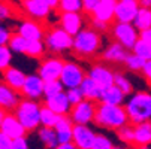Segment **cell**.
<instances>
[{
  "label": "cell",
  "mask_w": 151,
  "mask_h": 149,
  "mask_svg": "<svg viewBox=\"0 0 151 149\" xmlns=\"http://www.w3.org/2000/svg\"><path fill=\"white\" fill-rule=\"evenodd\" d=\"M129 122L130 121H129L124 104H108L102 101L97 103L96 116H94V124L97 127L117 131Z\"/></svg>",
  "instance_id": "cell-1"
},
{
  "label": "cell",
  "mask_w": 151,
  "mask_h": 149,
  "mask_svg": "<svg viewBox=\"0 0 151 149\" xmlns=\"http://www.w3.org/2000/svg\"><path fill=\"white\" fill-rule=\"evenodd\" d=\"M103 46L102 33L93 27H84L73 36L72 51L81 58H91L100 52Z\"/></svg>",
  "instance_id": "cell-2"
},
{
  "label": "cell",
  "mask_w": 151,
  "mask_h": 149,
  "mask_svg": "<svg viewBox=\"0 0 151 149\" xmlns=\"http://www.w3.org/2000/svg\"><path fill=\"white\" fill-rule=\"evenodd\" d=\"M124 108L132 124L151 121V91H133L126 97Z\"/></svg>",
  "instance_id": "cell-3"
},
{
  "label": "cell",
  "mask_w": 151,
  "mask_h": 149,
  "mask_svg": "<svg viewBox=\"0 0 151 149\" xmlns=\"http://www.w3.org/2000/svg\"><path fill=\"white\" fill-rule=\"evenodd\" d=\"M40 108L42 104L39 103V100L23 97L14 109L15 116L19 119V122L24 125V128L29 133L36 131L40 127Z\"/></svg>",
  "instance_id": "cell-4"
},
{
  "label": "cell",
  "mask_w": 151,
  "mask_h": 149,
  "mask_svg": "<svg viewBox=\"0 0 151 149\" xmlns=\"http://www.w3.org/2000/svg\"><path fill=\"white\" fill-rule=\"evenodd\" d=\"M44 42L47 45V49L51 54H63L66 51H72L73 36L69 34L66 30H63L60 26L58 27L54 26V27L45 30Z\"/></svg>",
  "instance_id": "cell-5"
},
{
  "label": "cell",
  "mask_w": 151,
  "mask_h": 149,
  "mask_svg": "<svg viewBox=\"0 0 151 149\" xmlns=\"http://www.w3.org/2000/svg\"><path fill=\"white\" fill-rule=\"evenodd\" d=\"M111 37L121 43L126 49L132 51L135 43L139 39V30L133 26V23H123V21H115L109 27Z\"/></svg>",
  "instance_id": "cell-6"
},
{
  "label": "cell",
  "mask_w": 151,
  "mask_h": 149,
  "mask_svg": "<svg viewBox=\"0 0 151 149\" xmlns=\"http://www.w3.org/2000/svg\"><path fill=\"white\" fill-rule=\"evenodd\" d=\"M85 76H87V72H85V69L79 64V63L64 61L61 73H60V81L64 85V90L79 87Z\"/></svg>",
  "instance_id": "cell-7"
},
{
  "label": "cell",
  "mask_w": 151,
  "mask_h": 149,
  "mask_svg": "<svg viewBox=\"0 0 151 149\" xmlns=\"http://www.w3.org/2000/svg\"><path fill=\"white\" fill-rule=\"evenodd\" d=\"M96 108H97V101L84 98L79 103L72 106L69 116L72 118V121L75 124H91V122H94Z\"/></svg>",
  "instance_id": "cell-8"
},
{
  "label": "cell",
  "mask_w": 151,
  "mask_h": 149,
  "mask_svg": "<svg viewBox=\"0 0 151 149\" xmlns=\"http://www.w3.org/2000/svg\"><path fill=\"white\" fill-rule=\"evenodd\" d=\"M64 64V60L60 58L57 54L47 57L40 61L37 67V75L44 81H52V79H60V73Z\"/></svg>",
  "instance_id": "cell-9"
},
{
  "label": "cell",
  "mask_w": 151,
  "mask_h": 149,
  "mask_svg": "<svg viewBox=\"0 0 151 149\" xmlns=\"http://www.w3.org/2000/svg\"><path fill=\"white\" fill-rule=\"evenodd\" d=\"M87 75L94 82H97L103 90L111 87V85H114L115 72L108 64H105V63H94V64H91L90 69L87 70Z\"/></svg>",
  "instance_id": "cell-10"
},
{
  "label": "cell",
  "mask_w": 151,
  "mask_h": 149,
  "mask_svg": "<svg viewBox=\"0 0 151 149\" xmlns=\"http://www.w3.org/2000/svg\"><path fill=\"white\" fill-rule=\"evenodd\" d=\"M96 137V131L90 127V124H75L72 142L75 143L76 149H91L93 142Z\"/></svg>",
  "instance_id": "cell-11"
},
{
  "label": "cell",
  "mask_w": 151,
  "mask_h": 149,
  "mask_svg": "<svg viewBox=\"0 0 151 149\" xmlns=\"http://www.w3.org/2000/svg\"><path fill=\"white\" fill-rule=\"evenodd\" d=\"M58 26L69 34L75 36L79 30L85 27V16L82 12H60Z\"/></svg>",
  "instance_id": "cell-12"
},
{
  "label": "cell",
  "mask_w": 151,
  "mask_h": 149,
  "mask_svg": "<svg viewBox=\"0 0 151 149\" xmlns=\"http://www.w3.org/2000/svg\"><path fill=\"white\" fill-rule=\"evenodd\" d=\"M44 85L45 81L42 79L37 73H32L26 76V81L21 88V96L26 98H33V100H40L44 98Z\"/></svg>",
  "instance_id": "cell-13"
},
{
  "label": "cell",
  "mask_w": 151,
  "mask_h": 149,
  "mask_svg": "<svg viewBox=\"0 0 151 149\" xmlns=\"http://www.w3.org/2000/svg\"><path fill=\"white\" fill-rule=\"evenodd\" d=\"M24 14L29 15V18L37 19V21H45L50 18L52 9L45 3V0H21Z\"/></svg>",
  "instance_id": "cell-14"
},
{
  "label": "cell",
  "mask_w": 151,
  "mask_h": 149,
  "mask_svg": "<svg viewBox=\"0 0 151 149\" xmlns=\"http://www.w3.org/2000/svg\"><path fill=\"white\" fill-rule=\"evenodd\" d=\"M17 33H19L21 36L26 37L27 40L44 39L45 27L42 26L40 21L33 19V18H27V19H23V21H21V23L17 26Z\"/></svg>",
  "instance_id": "cell-15"
},
{
  "label": "cell",
  "mask_w": 151,
  "mask_h": 149,
  "mask_svg": "<svg viewBox=\"0 0 151 149\" xmlns=\"http://www.w3.org/2000/svg\"><path fill=\"white\" fill-rule=\"evenodd\" d=\"M139 2L138 0H117L115 6V21H123V23H132L139 11Z\"/></svg>",
  "instance_id": "cell-16"
},
{
  "label": "cell",
  "mask_w": 151,
  "mask_h": 149,
  "mask_svg": "<svg viewBox=\"0 0 151 149\" xmlns=\"http://www.w3.org/2000/svg\"><path fill=\"white\" fill-rule=\"evenodd\" d=\"M44 104L58 115H69L72 109V104L66 96V90L50 97H44Z\"/></svg>",
  "instance_id": "cell-17"
},
{
  "label": "cell",
  "mask_w": 151,
  "mask_h": 149,
  "mask_svg": "<svg viewBox=\"0 0 151 149\" xmlns=\"http://www.w3.org/2000/svg\"><path fill=\"white\" fill-rule=\"evenodd\" d=\"M21 97L23 96H21L19 91L14 90L8 83H5L3 81L0 82V108L6 109L8 112H14V109L19 103Z\"/></svg>",
  "instance_id": "cell-18"
},
{
  "label": "cell",
  "mask_w": 151,
  "mask_h": 149,
  "mask_svg": "<svg viewBox=\"0 0 151 149\" xmlns=\"http://www.w3.org/2000/svg\"><path fill=\"white\" fill-rule=\"evenodd\" d=\"M129 49H126L118 42H111L108 43L106 48L102 51V58L105 63H111V64H121L124 63V58L127 57Z\"/></svg>",
  "instance_id": "cell-19"
},
{
  "label": "cell",
  "mask_w": 151,
  "mask_h": 149,
  "mask_svg": "<svg viewBox=\"0 0 151 149\" xmlns=\"http://www.w3.org/2000/svg\"><path fill=\"white\" fill-rule=\"evenodd\" d=\"M0 130L3 133H6L11 139H15V137H19V136H27V130L24 128V125L19 122V119L15 116V113L12 112H8L2 125H0Z\"/></svg>",
  "instance_id": "cell-20"
},
{
  "label": "cell",
  "mask_w": 151,
  "mask_h": 149,
  "mask_svg": "<svg viewBox=\"0 0 151 149\" xmlns=\"http://www.w3.org/2000/svg\"><path fill=\"white\" fill-rule=\"evenodd\" d=\"M133 146L136 148L151 146V121L133 124Z\"/></svg>",
  "instance_id": "cell-21"
},
{
  "label": "cell",
  "mask_w": 151,
  "mask_h": 149,
  "mask_svg": "<svg viewBox=\"0 0 151 149\" xmlns=\"http://www.w3.org/2000/svg\"><path fill=\"white\" fill-rule=\"evenodd\" d=\"M115 6L117 0H99V5L93 12V18L105 21L108 24H112L115 21Z\"/></svg>",
  "instance_id": "cell-22"
},
{
  "label": "cell",
  "mask_w": 151,
  "mask_h": 149,
  "mask_svg": "<svg viewBox=\"0 0 151 149\" xmlns=\"http://www.w3.org/2000/svg\"><path fill=\"white\" fill-rule=\"evenodd\" d=\"M73 125L75 122L72 121V118L69 115H61L58 122L55 124V133H57V140L58 145L61 143H68L72 142V134H73Z\"/></svg>",
  "instance_id": "cell-23"
},
{
  "label": "cell",
  "mask_w": 151,
  "mask_h": 149,
  "mask_svg": "<svg viewBox=\"0 0 151 149\" xmlns=\"http://www.w3.org/2000/svg\"><path fill=\"white\" fill-rule=\"evenodd\" d=\"M26 73L21 70V69H18V67H12V66H9L8 69H5L3 72H2V81L5 82V83H8L9 87H12L14 90H17V91H21V88H23V83H24V81H26Z\"/></svg>",
  "instance_id": "cell-24"
},
{
  "label": "cell",
  "mask_w": 151,
  "mask_h": 149,
  "mask_svg": "<svg viewBox=\"0 0 151 149\" xmlns=\"http://www.w3.org/2000/svg\"><path fill=\"white\" fill-rule=\"evenodd\" d=\"M79 88H81V91L84 94V98L94 100V101H99V98L102 96V91H103V88L100 87L97 82H94L88 75L84 78V81L79 85Z\"/></svg>",
  "instance_id": "cell-25"
},
{
  "label": "cell",
  "mask_w": 151,
  "mask_h": 149,
  "mask_svg": "<svg viewBox=\"0 0 151 149\" xmlns=\"http://www.w3.org/2000/svg\"><path fill=\"white\" fill-rule=\"evenodd\" d=\"M126 94L117 87V85H111L102 91V96L99 98V101L102 103H108V104H124L126 101Z\"/></svg>",
  "instance_id": "cell-26"
},
{
  "label": "cell",
  "mask_w": 151,
  "mask_h": 149,
  "mask_svg": "<svg viewBox=\"0 0 151 149\" xmlns=\"http://www.w3.org/2000/svg\"><path fill=\"white\" fill-rule=\"evenodd\" d=\"M37 131V137L39 142L48 149H57L58 146V140H57V133L54 127H44L40 125V128L36 130Z\"/></svg>",
  "instance_id": "cell-27"
},
{
  "label": "cell",
  "mask_w": 151,
  "mask_h": 149,
  "mask_svg": "<svg viewBox=\"0 0 151 149\" xmlns=\"http://www.w3.org/2000/svg\"><path fill=\"white\" fill-rule=\"evenodd\" d=\"M47 45L42 39H36V40H27V46H26V52L24 55L35 58V60H40L47 52Z\"/></svg>",
  "instance_id": "cell-28"
},
{
  "label": "cell",
  "mask_w": 151,
  "mask_h": 149,
  "mask_svg": "<svg viewBox=\"0 0 151 149\" xmlns=\"http://www.w3.org/2000/svg\"><path fill=\"white\" fill-rule=\"evenodd\" d=\"M132 23L139 31L151 27V8H139Z\"/></svg>",
  "instance_id": "cell-29"
},
{
  "label": "cell",
  "mask_w": 151,
  "mask_h": 149,
  "mask_svg": "<svg viewBox=\"0 0 151 149\" xmlns=\"http://www.w3.org/2000/svg\"><path fill=\"white\" fill-rule=\"evenodd\" d=\"M8 46L11 48V51L14 54H24L26 52V46H27V39L15 31V33L11 34V39L8 42Z\"/></svg>",
  "instance_id": "cell-30"
},
{
  "label": "cell",
  "mask_w": 151,
  "mask_h": 149,
  "mask_svg": "<svg viewBox=\"0 0 151 149\" xmlns=\"http://www.w3.org/2000/svg\"><path fill=\"white\" fill-rule=\"evenodd\" d=\"M60 116L61 115L55 113L54 111L47 108L45 104L40 108V125H44V127H55V124L58 122Z\"/></svg>",
  "instance_id": "cell-31"
},
{
  "label": "cell",
  "mask_w": 151,
  "mask_h": 149,
  "mask_svg": "<svg viewBox=\"0 0 151 149\" xmlns=\"http://www.w3.org/2000/svg\"><path fill=\"white\" fill-rule=\"evenodd\" d=\"M123 64H124L129 70H130V72H141L142 67H144V64H145V60L132 51V52L127 54V57L124 58Z\"/></svg>",
  "instance_id": "cell-32"
},
{
  "label": "cell",
  "mask_w": 151,
  "mask_h": 149,
  "mask_svg": "<svg viewBox=\"0 0 151 149\" xmlns=\"http://www.w3.org/2000/svg\"><path fill=\"white\" fill-rule=\"evenodd\" d=\"M114 85H117V87H118L126 96H130V94L133 93V83H132V81L129 79L124 73L115 72V76H114Z\"/></svg>",
  "instance_id": "cell-33"
},
{
  "label": "cell",
  "mask_w": 151,
  "mask_h": 149,
  "mask_svg": "<svg viewBox=\"0 0 151 149\" xmlns=\"http://www.w3.org/2000/svg\"><path fill=\"white\" fill-rule=\"evenodd\" d=\"M132 51L135 54H138L139 57H142L145 61H148V60H151V42L139 37L135 46L132 48Z\"/></svg>",
  "instance_id": "cell-34"
},
{
  "label": "cell",
  "mask_w": 151,
  "mask_h": 149,
  "mask_svg": "<svg viewBox=\"0 0 151 149\" xmlns=\"http://www.w3.org/2000/svg\"><path fill=\"white\" fill-rule=\"evenodd\" d=\"M115 133H117V137L120 139V142H123L124 145H129V146L130 145L133 146V124L132 122L123 125Z\"/></svg>",
  "instance_id": "cell-35"
},
{
  "label": "cell",
  "mask_w": 151,
  "mask_h": 149,
  "mask_svg": "<svg viewBox=\"0 0 151 149\" xmlns=\"http://www.w3.org/2000/svg\"><path fill=\"white\" fill-rule=\"evenodd\" d=\"M61 91H64V85L61 83L60 79L45 81V85H44V97H50V96L58 94Z\"/></svg>",
  "instance_id": "cell-36"
},
{
  "label": "cell",
  "mask_w": 151,
  "mask_h": 149,
  "mask_svg": "<svg viewBox=\"0 0 151 149\" xmlns=\"http://www.w3.org/2000/svg\"><path fill=\"white\" fill-rule=\"evenodd\" d=\"M58 12H82L81 0H60Z\"/></svg>",
  "instance_id": "cell-37"
},
{
  "label": "cell",
  "mask_w": 151,
  "mask_h": 149,
  "mask_svg": "<svg viewBox=\"0 0 151 149\" xmlns=\"http://www.w3.org/2000/svg\"><path fill=\"white\" fill-rule=\"evenodd\" d=\"M114 148H115V145H114L111 137H108L106 134H97L96 133L91 149H114Z\"/></svg>",
  "instance_id": "cell-38"
},
{
  "label": "cell",
  "mask_w": 151,
  "mask_h": 149,
  "mask_svg": "<svg viewBox=\"0 0 151 149\" xmlns=\"http://www.w3.org/2000/svg\"><path fill=\"white\" fill-rule=\"evenodd\" d=\"M12 51L8 45H0V72L8 69L12 63Z\"/></svg>",
  "instance_id": "cell-39"
},
{
  "label": "cell",
  "mask_w": 151,
  "mask_h": 149,
  "mask_svg": "<svg viewBox=\"0 0 151 149\" xmlns=\"http://www.w3.org/2000/svg\"><path fill=\"white\" fill-rule=\"evenodd\" d=\"M66 96H68V98H69V101H70L72 106L76 104V103H79L81 100H84V94H82V91H81L79 87L68 88V90H66Z\"/></svg>",
  "instance_id": "cell-40"
},
{
  "label": "cell",
  "mask_w": 151,
  "mask_h": 149,
  "mask_svg": "<svg viewBox=\"0 0 151 149\" xmlns=\"http://www.w3.org/2000/svg\"><path fill=\"white\" fill-rule=\"evenodd\" d=\"M82 2V14L91 16L96 6L99 5V0H81Z\"/></svg>",
  "instance_id": "cell-41"
},
{
  "label": "cell",
  "mask_w": 151,
  "mask_h": 149,
  "mask_svg": "<svg viewBox=\"0 0 151 149\" xmlns=\"http://www.w3.org/2000/svg\"><path fill=\"white\" fill-rule=\"evenodd\" d=\"M29 148H30V145H29V140L26 136H19V137L12 139L11 149H29Z\"/></svg>",
  "instance_id": "cell-42"
},
{
  "label": "cell",
  "mask_w": 151,
  "mask_h": 149,
  "mask_svg": "<svg viewBox=\"0 0 151 149\" xmlns=\"http://www.w3.org/2000/svg\"><path fill=\"white\" fill-rule=\"evenodd\" d=\"M91 27L94 29V30H97V31H100V33H105V31H108L109 30V27H111V24H108V23H105V21H100V19H96V18H93L91 16Z\"/></svg>",
  "instance_id": "cell-43"
},
{
  "label": "cell",
  "mask_w": 151,
  "mask_h": 149,
  "mask_svg": "<svg viewBox=\"0 0 151 149\" xmlns=\"http://www.w3.org/2000/svg\"><path fill=\"white\" fill-rule=\"evenodd\" d=\"M12 15H14L12 8H11L8 3L0 2V19H9Z\"/></svg>",
  "instance_id": "cell-44"
},
{
  "label": "cell",
  "mask_w": 151,
  "mask_h": 149,
  "mask_svg": "<svg viewBox=\"0 0 151 149\" xmlns=\"http://www.w3.org/2000/svg\"><path fill=\"white\" fill-rule=\"evenodd\" d=\"M11 34L12 31L3 26H0V45H8V42L11 39Z\"/></svg>",
  "instance_id": "cell-45"
},
{
  "label": "cell",
  "mask_w": 151,
  "mask_h": 149,
  "mask_svg": "<svg viewBox=\"0 0 151 149\" xmlns=\"http://www.w3.org/2000/svg\"><path fill=\"white\" fill-rule=\"evenodd\" d=\"M11 143H12V139L0 130V149H11Z\"/></svg>",
  "instance_id": "cell-46"
},
{
  "label": "cell",
  "mask_w": 151,
  "mask_h": 149,
  "mask_svg": "<svg viewBox=\"0 0 151 149\" xmlns=\"http://www.w3.org/2000/svg\"><path fill=\"white\" fill-rule=\"evenodd\" d=\"M141 73H142V76L147 79V82L151 85V60L145 61V64H144V67H142Z\"/></svg>",
  "instance_id": "cell-47"
},
{
  "label": "cell",
  "mask_w": 151,
  "mask_h": 149,
  "mask_svg": "<svg viewBox=\"0 0 151 149\" xmlns=\"http://www.w3.org/2000/svg\"><path fill=\"white\" fill-rule=\"evenodd\" d=\"M139 37L151 42V27H148V29H145V30H141V31H139Z\"/></svg>",
  "instance_id": "cell-48"
},
{
  "label": "cell",
  "mask_w": 151,
  "mask_h": 149,
  "mask_svg": "<svg viewBox=\"0 0 151 149\" xmlns=\"http://www.w3.org/2000/svg\"><path fill=\"white\" fill-rule=\"evenodd\" d=\"M57 149H76V146H75L73 142H68V143H61V145H58Z\"/></svg>",
  "instance_id": "cell-49"
},
{
  "label": "cell",
  "mask_w": 151,
  "mask_h": 149,
  "mask_svg": "<svg viewBox=\"0 0 151 149\" xmlns=\"http://www.w3.org/2000/svg\"><path fill=\"white\" fill-rule=\"evenodd\" d=\"M45 3H47L51 9H57V8H58V3H60V0H45Z\"/></svg>",
  "instance_id": "cell-50"
},
{
  "label": "cell",
  "mask_w": 151,
  "mask_h": 149,
  "mask_svg": "<svg viewBox=\"0 0 151 149\" xmlns=\"http://www.w3.org/2000/svg\"><path fill=\"white\" fill-rule=\"evenodd\" d=\"M141 8H151V0H138Z\"/></svg>",
  "instance_id": "cell-51"
},
{
  "label": "cell",
  "mask_w": 151,
  "mask_h": 149,
  "mask_svg": "<svg viewBox=\"0 0 151 149\" xmlns=\"http://www.w3.org/2000/svg\"><path fill=\"white\" fill-rule=\"evenodd\" d=\"M6 113H8V111H6V109H3V108H0V125H2V122H3V119H5Z\"/></svg>",
  "instance_id": "cell-52"
}]
</instances>
